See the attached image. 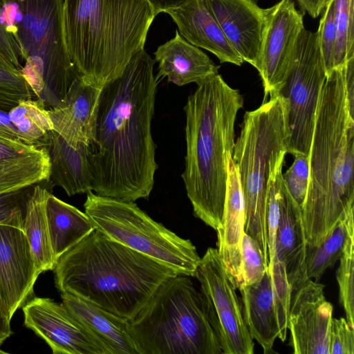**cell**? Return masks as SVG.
<instances>
[{
    "label": "cell",
    "mask_w": 354,
    "mask_h": 354,
    "mask_svg": "<svg viewBox=\"0 0 354 354\" xmlns=\"http://www.w3.org/2000/svg\"><path fill=\"white\" fill-rule=\"evenodd\" d=\"M154 64L142 49L102 87L91 145V190L97 195L134 202L153 189L158 169L151 133Z\"/></svg>",
    "instance_id": "obj_1"
},
{
    "label": "cell",
    "mask_w": 354,
    "mask_h": 354,
    "mask_svg": "<svg viewBox=\"0 0 354 354\" xmlns=\"http://www.w3.org/2000/svg\"><path fill=\"white\" fill-rule=\"evenodd\" d=\"M317 32L302 30L285 82L283 99L288 133L287 153L309 155L316 112L326 78Z\"/></svg>",
    "instance_id": "obj_10"
},
{
    "label": "cell",
    "mask_w": 354,
    "mask_h": 354,
    "mask_svg": "<svg viewBox=\"0 0 354 354\" xmlns=\"http://www.w3.org/2000/svg\"><path fill=\"white\" fill-rule=\"evenodd\" d=\"M243 106L239 91L216 74L197 84L184 107L186 155L181 176L194 214L214 230L223 220L234 124Z\"/></svg>",
    "instance_id": "obj_3"
},
{
    "label": "cell",
    "mask_w": 354,
    "mask_h": 354,
    "mask_svg": "<svg viewBox=\"0 0 354 354\" xmlns=\"http://www.w3.org/2000/svg\"><path fill=\"white\" fill-rule=\"evenodd\" d=\"M353 210L340 219L326 239L318 246L306 245L303 266L304 283L308 279L318 281L327 269L339 260L345 245L349 222Z\"/></svg>",
    "instance_id": "obj_28"
},
{
    "label": "cell",
    "mask_w": 354,
    "mask_h": 354,
    "mask_svg": "<svg viewBox=\"0 0 354 354\" xmlns=\"http://www.w3.org/2000/svg\"><path fill=\"white\" fill-rule=\"evenodd\" d=\"M329 349L330 354H354V328L343 317L333 318Z\"/></svg>",
    "instance_id": "obj_38"
},
{
    "label": "cell",
    "mask_w": 354,
    "mask_h": 354,
    "mask_svg": "<svg viewBox=\"0 0 354 354\" xmlns=\"http://www.w3.org/2000/svg\"><path fill=\"white\" fill-rule=\"evenodd\" d=\"M49 167L44 147L0 137V194L47 180Z\"/></svg>",
    "instance_id": "obj_24"
},
{
    "label": "cell",
    "mask_w": 354,
    "mask_h": 354,
    "mask_svg": "<svg viewBox=\"0 0 354 354\" xmlns=\"http://www.w3.org/2000/svg\"><path fill=\"white\" fill-rule=\"evenodd\" d=\"M0 98L35 99L21 71L0 53Z\"/></svg>",
    "instance_id": "obj_36"
},
{
    "label": "cell",
    "mask_w": 354,
    "mask_h": 354,
    "mask_svg": "<svg viewBox=\"0 0 354 354\" xmlns=\"http://www.w3.org/2000/svg\"><path fill=\"white\" fill-rule=\"evenodd\" d=\"M22 310L24 325L43 339L54 354H109L62 303L33 297Z\"/></svg>",
    "instance_id": "obj_13"
},
{
    "label": "cell",
    "mask_w": 354,
    "mask_h": 354,
    "mask_svg": "<svg viewBox=\"0 0 354 354\" xmlns=\"http://www.w3.org/2000/svg\"><path fill=\"white\" fill-rule=\"evenodd\" d=\"M189 0H148L153 7L157 15L160 12H165L172 8H177Z\"/></svg>",
    "instance_id": "obj_43"
},
{
    "label": "cell",
    "mask_w": 354,
    "mask_h": 354,
    "mask_svg": "<svg viewBox=\"0 0 354 354\" xmlns=\"http://www.w3.org/2000/svg\"><path fill=\"white\" fill-rule=\"evenodd\" d=\"M20 100L0 98V137L24 143L12 122L9 111Z\"/></svg>",
    "instance_id": "obj_39"
},
{
    "label": "cell",
    "mask_w": 354,
    "mask_h": 354,
    "mask_svg": "<svg viewBox=\"0 0 354 354\" xmlns=\"http://www.w3.org/2000/svg\"><path fill=\"white\" fill-rule=\"evenodd\" d=\"M241 249L242 285H250L262 278L268 265L257 242L245 232Z\"/></svg>",
    "instance_id": "obj_34"
},
{
    "label": "cell",
    "mask_w": 354,
    "mask_h": 354,
    "mask_svg": "<svg viewBox=\"0 0 354 354\" xmlns=\"http://www.w3.org/2000/svg\"><path fill=\"white\" fill-rule=\"evenodd\" d=\"M101 89L80 76L62 103L48 110L53 130L72 147L92 144Z\"/></svg>",
    "instance_id": "obj_17"
},
{
    "label": "cell",
    "mask_w": 354,
    "mask_h": 354,
    "mask_svg": "<svg viewBox=\"0 0 354 354\" xmlns=\"http://www.w3.org/2000/svg\"><path fill=\"white\" fill-rule=\"evenodd\" d=\"M345 65L327 75L318 102L301 207L307 245L318 246L354 210V119L345 93Z\"/></svg>",
    "instance_id": "obj_2"
},
{
    "label": "cell",
    "mask_w": 354,
    "mask_h": 354,
    "mask_svg": "<svg viewBox=\"0 0 354 354\" xmlns=\"http://www.w3.org/2000/svg\"><path fill=\"white\" fill-rule=\"evenodd\" d=\"M12 334L10 322L7 319L0 299V346Z\"/></svg>",
    "instance_id": "obj_44"
},
{
    "label": "cell",
    "mask_w": 354,
    "mask_h": 354,
    "mask_svg": "<svg viewBox=\"0 0 354 354\" xmlns=\"http://www.w3.org/2000/svg\"><path fill=\"white\" fill-rule=\"evenodd\" d=\"M292 165L283 174L286 186L293 199L301 207L306 198L309 179V158L304 154L294 155Z\"/></svg>",
    "instance_id": "obj_37"
},
{
    "label": "cell",
    "mask_w": 354,
    "mask_h": 354,
    "mask_svg": "<svg viewBox=\"0 0 354 354\" xmlns=\"http://www.w3.org/2000/svg\"><path fill=\"white\" fill-rule=\"evenodd\" d=\"M84 207L95 229L110 239L178 274L194 277L201 257L192 241L153 220L134 202L104 197L90 191Z\"/></svg>",
    "instance_id": "obj_9"
},
{
    "label": "cell",
    "mask_w": 354,
    "mask_h": 354,
    "mask_svg": "<svg viewBox=\"0 0 354 354\" xmlns=\"http://www.w3.org/2000/svg\"><path fill=\"white\" fill-rule=\"evenodd\" d=\"M138 354H221L205 299L189 277L162 282L128 321Z\"/></svg>",
    "instance_id": "obj_7"
},
{
    "label": "cell",
    "mask_w": 354,
    "mask_h": 354,
    "mask_svg": "<svg viewBox=\"0 0 354 354\" xmlns=\"http://www.w3.org/2000/svg\"><path fill=\"white\" fill-rule=\"evenodd\" d=\"M158 63L156 78L166 77L178 86L199 83L218 74V66L198 47L187 41L178 32L158 47L154 53Z\"/></svg>",
    "instance_id": "obj_21"
},
{
    "label": "cell",
    "mask_w": 354,
    "mask_h": 354,
    "mask_svg": "<svg viewBox=\"0 0 354 354\" xmlns=\"http://www.w3.org/2000/svg\"><path fill=\"white\" fill-rule=\"evenodd\" d=\"M354 221L349 222L348 234L337 270L339 302L346 321L354 328Z\"/></svg>",
    "instance_id": "obj_30"
},
{
    "label": "cell",
    "mask_w": 354,
    "mask_h": 354,
    "mask_svg": "<svg viewBox=\"0 0 354 354\" xmlns=\"http://www.w3.org/2000/svg\"><path fill=\"white\" fill-rule=\"evenodd\" d=\"M6 31L19 49L21 73L34 98L46 109L64 100L80 75L68 54L64 0H0Z\"/></svg>",
    "instance_id": "obj_6"
},
{
    "label": "cell",
    "mask_w": 354,
    "mask_h": 354,
    "mask_svg": "<svg viewBox=\"0 0 354 354\" xmlns=\"http://www.w3.org/2000/svg\"><path fill=\"white\" fill-rule=\"evenodd\" d=\"M229 43L256 66L265 26V9L254 0H203Z\"/></svg>",
    "instance_id": "obj_16"
},
{
    "label": "cell",
    "mask_w": 354,
    "mask_h": 354,
    "mask_svg": "<svg viewBox=\"0 0 354 354\" xmlns=\"http://www.w3.org/2000/svg\"><path fill=\"white\" fill-rule=\"evenodd\" d=\"M267 268L272 282L273 300L279 327L278 338L284 342L287 337L292 289L288 280L284 262L275 256L272 263Z\"/></svg>",
    "instance_id": "obj_32"
},
{
    "label": "cell",
    "mask_w": 354,
    "mask_h": 354,
    "mask_svg": "<svg viewBox=\"0 0 354 354\" xmlns=\"http://www.w3.org/2000/svg\"><path fill=\"white\" fill-rule=\"evenodd\" d=\"M40 273L23 229L0 225V299L7 319L32 297Z\"/></svg>",
    "instance_id": "obj_15"
},
{
    "label": "cell",
    "mask_w": 354,
    "mask_h": 354,
    "mask_svg": "<svg viewBox=\"0 0 354 354\" xmlns=\"http://www.w3.org/2000/svg\"><path fill=\"white\" fill-rule=\"evenodd\" d=\"M35 185L0 194V225L23 229L26 209Z\"/></svg>",
    "instance_id": "obj_33"
},
{
    "label": "cell",
    "mask_w": 354,
    "mask_h": 354,
    "mask_svg": "<svg viewBox=\"0 0 354 354\" xmlns=\"http://www.w3.org/2000/svg\"><path fill=\"white\" fill-rule=\"evenodd\" d=\"M345 93L350 116L354 119V57L345 64Z\"/></svg>",
    "instance_id": "obj_41"
},
{
    "label": "cell",
    "mask_w": 354,
    "mask_h": 354,
    "mask_svg": "<svg viewBox=\"0 0 354 354\" xmlns=\"http://www.w3.org/2000/svg\"><path fill=\"white\" fill-rule=\"evenodd\" d=\"M62 304L106 349L109 354H138L128 331V321L69 293H61Z\"/></svg>",
    "instance_id": "obj_22"
},
{
    "label": "cell",
    "mask_w": 354,
    "mask_h": 354,
    "mask_svg": "<svg viewBox=\"0 0 354 354\" xmlns=\"http://www.w3.org/2000/svg\"><path fill=\"white\" fill-rule=\"evenodd\" d=\"M288 138L284 102L276 95L245 112L232 155L245 204V232L257 242L268 266V183L287 153Z\"/></svg>",
    "instance_id": "obj_8"
},
{
    "label": "cell",
    "mask_w": 354,
    "mask_h": 354,
    "mask_svg": "<svg viewBox=\"0 0 354 354\" xmlns=\"http://www.w3.org/2000/svg\"><path fill=\"white\" fill-rule=\"evenodd\" d=\"M324 290V285L308 279L292 293L288 329L295 354H330L333 307Z\"/></svg>",
    "instance_id": "obj_14"
},
{
    "label": "cell",
    "mask_w": 354,
    "mask_h": 354,
    "mask_svg": "<svg viewBox=\"0 0 354 354\" xmlns=\"http://www.w3.org/2000/svg\"><path fill=\"white\" fill-rule=\"evenodd\" d=\"M245 209L238 171L232 156L223 216L217 232V250L236 289L242 285L241 240L245 232Z\"/></svg>",
    "instance_id": "obj_20"
},
{
    "label": "cell",
    "mask_w": 354,
    "mask_h": 354,
    "mask_svg": "<svg viewBox=\"0 0 354 354\" xmlns=\"http://www.w3.org/2000/svg\"><path fill=\"white\" fill-rule=\"evenodd\" d=\"M157 15L148 0H64L65 41L80 75L102 87L144 49Z\"/></svg>",
    "instance_id": "obj_5"
},
{
    "label": "cell",
    "mask_w": 354,
    "mask_h": 354,
    "mask_svg": "<svg viewBox=\"0 0 354 354\" xmlns=\"http://www.w3.org/2000/svg\"><path fill=\"white\" fill-rule=\"evenodd\" d=\"M5 352L2 351L1 349H0V354L1 353H4Z\"/></svg>",
    "instance_id": "obj_45"
},
{
    "label": "cell",
    "mask_w": 354,
    "mask_h": 354,
    "mask_svg": "<svg viewBox=\"0 0 354 354\" xmlns=\"http://www.w3.org/2000/svg\"><path fill=\"white\" fill-rule=\"evenodd\" d=\"M0 53L15 67L21 71L22 65L19 47L14 39L6 31L1 19L0 6Z\"/></svg>",
    "instance_id": "obj_40"
},
{
    "label": "cell",
    "mask_w": 354,
    "mask_h": 354,
    "mask_svg": "<svg viewBox=\"0 0 354 354\" xmlns=\"http://www.w3.org/2000/svg\"><path fill=\"white\" fill-rule=\"evenodd\" d=\"M46 213L54 257L57 260L95 230L85 213L51 193L46 202Z\"/></svg>",
    "instance_id": "obj_26"
},
{
    "label": "cell",
    "mask_w": 354,
    "mask_h": 354,
    "mask_svg": "<svg viewBox=\"0 0 354 354\" xmlns=\"http://www.w3.org/2000/svg\"><path fill=\"white\" fill-rule=\"evenodd\" d=\"M304 12L313 18L317 17L324 10L330 0H296Z\"/></svg>",
    "instance_id": "obj_42"
},
{
    "label": "cell",
    "mask_w": 354,
    "mask_h": 354,
    "mask_svg": "<svg viewBox=\"0 0 354 354\" xmlns=\"http://www.w3.org/2000/svg\"><path fill=\"white\" fill-rule=\"evenodd\" d=\"M266 21L255 68L261 77L264 97L277 95L292 63L298 38L304 28L302 15L291 0H281L265 9Z\"/></svg>",
    "instance_id": "obj_12"
},
{
    "label": "cell",
    "mask_w": 354,
    "mask_h": 354,
    "mask_svg": "<svg viewBox=\"0 0 354 354\" xmlns=\"http://www.w3.org/2000/svg\"><path fill=\"white\" fill-rule=\"evenodd\" d=\"M194 277L200 283L223 353L253 354L254 344L243 318L236 287L216 248H207Z\"/></svg>",
    "instance_id": "obj_11"
},
{
    "label": "cell",
    "mask_w": 354,
    "mask_h": 354,
    "mask_svg": "<svg viewBox=\"0 0 354 354\" xmlns=\"http://www.w3.org/2000/svg\"><path fill=\"white\" fill-rule=\"evenodd\" d=\"M50 193L42 185H35L27 203L24 221L23 230L40 274L53 270L56 263L46 213V202Z\"/></svg>",
    "instance_id": "obj_27"
},
{
    "label": "cell",
    "mask_w": 354,
    "mask_h": 354,
    "mask_svg": "<svg viewBox=\"0 0 354 354\" xmlns=\"http://www.w3.org/2000/svg\"><path fill=\"white\" fill-rule=\"evenodd\" d=\"M179 34L189 43L216 55L221 62L241 66L244 62L227 41L203 0H189L167 10Z\"/></svg>",
    "instance_id": "obj_18"
},
{
    "label": "cell",
    "mask_w": 354,
    "mask_h": 354,
    "mask_svg": "<svg viewBox=\"0 0 354 354\" xmlns=\"http://www.w3.org/2000/svg\"><path fill=\"white\" fill-rule=\"evenodd\" d=\"M306 245L301 207L291 196L284 183L276 236L275 256L286 265L292 293L304 283L303 266Z\"/></svg>",
    "instance_id": "obj_23"
},
{
    "label": "cell",
    "mask_w": 354,
    "mask_h": 354,
    "mask_svg": "<svg viewBox=\"0 0 354 354\" xmlns=\"http://www.w3.org/2000/svg\"><path fill=\"white\" fill-rule=\"evenodd\" d=\"M320 51L326 74L335 68L337 29L335 20V0H330L324 9L317 31Z\"/></svg>",
    "instance_id": "obj_35"
},
{
    "label": "cell",
    "mask_w": 354,
    "mask_h": 354,
    "mask_svg": "<svg viewBox=\"0 0 354 354\" xmlns=\"http://www.w3.org/2000/svg\"><path fill=\"white\" fill-rule=\"evenodd\" d=\"M337 41L335 68L354 57L353 0H335Z\"/></svg>",
    "instance_id": "obj_31"
},
{
    "label": "cell",
    "mask_w": 354,
    "mask_h": 354,
    "mask_svg": "<svg viewBox=\"0 0 354 354\" xmlns=\"http://www.w3.org/2000/svg\"><path fill=\"white\" fill-rule=\"evenodd\" d=\"M61 293L77 296L124 320L178 274L97 229L64 253L53 269Z\"/></svg>",
    "instance_id": "obj_4"
},
{
    "label": "cell",
    "mask_w": 354,
    "mask_h": 354,
    "mask_svg": "<svg viewBox=\"0 0 354 354\" xmlns=\"http://www.w3.org/2000/svg\"><path fill=\"white\" fill-rule=\"evenodd\" d=\"M12 122L28 145L44 147L47 134L53 130L48 110L35 99L20 100L9 111Z\"/></svg>",
    "instance_id": "obj_29"
},
{
    "label": "cell",
    "mask_w": 354,
    "mask_h": 354,
    "mask_svg": "<svg viewBox=\"0 0 354 354\" xmlns=\"http://www.w3.org/2000/svg\"><path fill=\"white\" fill-rule=\"evenodd\" d=\"M44 148L49 159L47 181L51 186L62 188L69 196L92 191L91 145L72 147L57 132L50 130Z\"/></svg>",
    "instance_id": "obj_19"
},
{
    "label": "cell",
    "mask_w": 354,
    "mask_h": 354,
    "mask_svg": "<svg viewBox=\"0 0 354 354\" xmlns=\"http://www.w3.org/2000/svg\"><path fill=\"white\" fill-rule=\"evenodd\" d=\"M239 290L243 318L251 337L262 347L264 353H272L279 327L272 278L268 268L259 281L242 285Z\"/></svg>",
    "instance_id": "obj_25"
}]
</instances>
